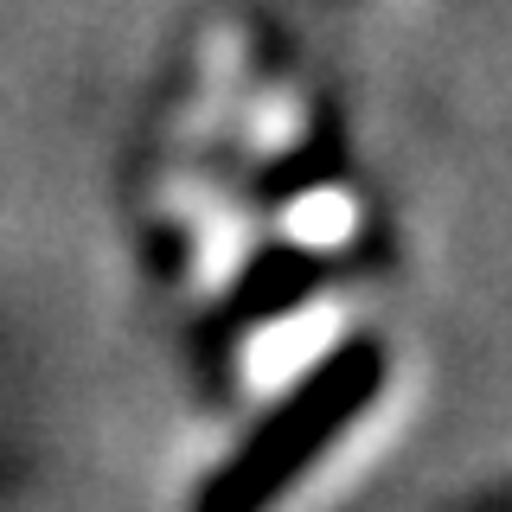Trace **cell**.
Here are the masks:
<instances>
[{"mask_svg": "<svg viewBox=\"0 0 512 512\" xmlns=\"http://www.w3.org/2000/svg\"><path fill=\"white\" fill-rule=\"evenodd\" d=\"M346 333H352V301L340 288H320L314 301L263 320V327L244 340V391L250 397L295 391L308 372H320V365L333 359V346H340Z\"/></svg>", "mask_w": 512, "mask_h": 512, "instance_id": "1", "label": "cell"}, {"mask_svg": "<svg viewBox=\"0 0 512 512\" xmlns=\"http://www.w3.org/2000/svg\"><path fill=\"white\" fill-rule=\"evenodd\" d=\"M186 224H192V288H199V295H224V288L244 276V263L256 256V212H250V199L205 186L199 199H192Z\"/></svg>", "mask_w": 512, "mask_h": 512, "instance_id": "2", "label": "cell"}, {"mask_svg": "<svg viewBox=\"0 0 512 512\" xmlns=\"http://www.w3.org/2000/svg\"><path fill=\"white\" fill-rule=\"evenodd\" d=\"M359 231H365V199L346 186H308V192H288L276 205V237L288 250L340 256Z\"/></svg>", "mask_w": 512, "mask_h": 512, "instance_id": "3", "label": "cell"}, {"mask_svg": "<svg viewBox=\"0 0 512 512\" xmlns=\"http://www.w3.org/2000/svg\"><path fill=\"white\" fill-rule=\"evenodd\" d=\"M237 116H244V167H276L308 141V96H301L288 77L276 84H256L244 90V103H237Z\"/></svg>", "mask_w": 512, "mask_h": 512, "instance_id": "4", "label": "cell"}]
</instances>
